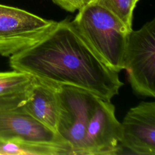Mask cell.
<instances>
[{"label":"cell","instance_id":"obj_1","mask_svg":"<svg viewBox=\"0 0 155 155\" xmlns=\"http://www.w3.org/2000/svg\"><path fill=\"white\" fill-rule=\"evenodd\" d=\"M15 70L46 83L84 89L107 101L123 83L68 19L56 22L37 43L10 57Z\"/></svg>","mask_w":155,"mask_h":155},{"label":"cell","instance_id":"obj_2","mask_svg":"<svg viewBox=\"0 0 155 155\" xmlns=\"http://www.w3.org/2000/svg\"><path fill=\"white\" fill-rule=\"evenodd\" d=\"M72 21L76 28L102 61L113 71L124 69V55L130 32L112 12L91 1Z\"/></svg>","mask_w":155,"mask_h":155},{"label":"cell","instance_id":"obj_3","mask_svg":"<svg viewBox=\"0 0 155 155\" xmlns=\"http://www.w3.org/2000/svg\"><path fill=\"white\" fill-rule=\"evenodd\" d=\"M53 85L59 103L56 133L71 147L72 155H83L87 125L99 97L78 87Z\"/></svg>","mask_w":155,"mask_h":155},{"label":"cell","instance_id":"obj_4","mask_svg":"<svg viewBox=\"0 0 155 155\" xmlns=\"http://www.w3.org/2000/svg\"><path fill=\"white\" fill-rule=\"evenodd\" d=\"M124 69L133 91L141 96H155V19L128 35Z\"/></svg>","mask_w":155,"mask_h":155},{"label":"cell","instance_id":"obj_5","mask_svg":"<svg viewBox=\"0 0 155 155\" xmlns=\"http://www.w3.org/2000/svg\"><path fill=\"white\" fill-rule=\"evenodd\" d=\"M56 22L19 8L0 4V54L10 57L32 46Z\"/></svg>","mask_w":155,"mask_h":155},{"label":"cell","instance_id":"obj_6","mask_svg":"<svg viewBox=\"0 0 155 155\" xmlns=\"http://www.w3.org/2000/svg\"><path fill=\"white\" fill-rule=\"evenodd\" d=\"M31 88L22 94L0 97V138L16 137L36 143L60 144L71 148L56 133L25 111L24 105Z\"/></svg>","mask_w":155,"mask_h":155},{"label":"cell","instance_id":"obj_7","mask_svg":"<svg viewBox=\"0 0 155 155\" xmlns=\"http://www.w3.org/2000/svg\"><path fill=\"white\" fill-rule=\"evenodd\" d=\"M110 101L98 98L87 125L83 155L120 153L122 125Z\"/></svg>","mask_w":155,"mask_h":155},{"label":"cell","instance_id":"obj_8","mask_svg":"<svg viewBox=\"0 0 155 155\" xmlns=\"http://www.w3.org/2000/svg\"><path fill=\"white\" fill-rule=\"evenodd\" d=\"M122 125V147L139 155H155V102H141L126 114Z\"/></svg>","mask_w":155,"mask_h":155},{"label":"cell","instance_id":"obj_9","mask_svg":"<svg viewBox=\"0 0 155 155\" xmlns=\"http://www.w3.org/2000/svg\"><path fill=\"white\" fill-rule=\"evenodd\" d=\"M25 111L46 127L56 133L59 103L55 87L35 78Z\"/></svg>","mask_w":155,"mask_h":155},{"label":"cell","instance_id":"obj_10","mask_svg":"<svg viewBox=\"0 0 155 155\" xmlns=\"http://www.w3.org/2000/svg\"><path fill=\"white\" fill-rule=\"evenodd\" d=\"M0 154L72 155L69 147L55 143L30 142L20 138H0Z\"/></svg>","mask_w":155,"mask_h":155},{"label":"cell","instance_id":"obj_11","mask_svg":"<svg viewBox=\"0 0 155 155\" xmlns=\"http://www.w3.org/2000/svg\"><path fill=\"white\" fill-rule=\"evenodd\" d=\"M35 80L31 74L15 70L0 72V97L25 93L31 89Z\"/></svg>","mask_w":155,"mask_h":155},{"label":"cell","instance_id":"obj_12","mask_svg":"<svg viewBox=\"0 0 155 155\" xmlns=\"http://www.w3.org/2000/svg\"><path fill=\"white\" fill-rule=\"evenodd\" d=\"M115 15L128 29L132 30L134 8L136 0H92Z\"/></svg>","mask_w":155,"mask_h":155},{"label":"cell","instance_id":"obj_13","mask_svg":"<svg viewBox=\"0 0 155 155\" xmlns=\"http://www.w3.org/2000/svg\"><path fill=\"white\" fill-rule=\"evenodd\" d=\"M54 3L69 12L79 10L92 0H52Z\"/></svg>","mask_w":155,"mask_h":155},{"label":"cell","instance_id":"obj_14","mask_svg":"<svg viewBox=\"0 0 155 155\" xmlns=\"http://www.w3.org/2000/svg\"><path fill=\"white\" fill-rule=\"evenodd\" d=\"M136 1H137H137H139V0H136Z\"/></svg>","mask_w":155,"mask_h":155}]
</instances>
